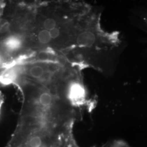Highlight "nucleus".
<instances>
[{"mask_svg":"<svg viewBox=\"0 0 147 147\" xmlns=\"http://www.w3.org/2000/svg\"><path fill=\"white\" fill-rule=\"evenodd\" d=\"M84 91L78 84L72 86L69 92V98L73 103H78V101L82 100L84 98Z\"/></svg>","mask_w":147,"mask_h":147,"instance_id":"obj_4","label":"nucleus"},{"mask_svg":"<svg viewBox=\"0 0 147 147\" xmlns=\"http://www.w3.org/2000/svg\"><path fill=\"white\" fill-rule=\"evenodd\" d=\"M5 63V59L4 57V55L2 53H0V69L2 68Z\"/></svg>","mask_w":147,"mask_h":147,"instance_id":"obj_10","label":"nucleus"},{"mask_svg":"<svg viewBox=\"0 0 147 147\" xmlns=\"http://www.w3.org/2000/svg\"><path fill=\"white\" fill-rule=\"evenodd\" d=\"M43 26L45 30L47 31H51L56 26V21L53 18L47 19L43 23Z\"/></svg>","mask_w":147,"mask_h":147,"instance_id":"obj_8","label":"nucleus"},{"mask_svg":"<svg viewBox=\"0 0 147 147\" xmlns=\"http://www.w3.org/2000/svg\"><path fill=\"white\" fill-rule=\"evenodd\" d=\"M3 103H4V97H3V95L2 93V92L0 91V116L1 114Z\"/></svg>","mask_w":147,"mask_h":147,"instance_id":"obj_11","label":"nucleus"},{"mask_svg":"<svg viewBox=\"0 0 147 147\" xmlns=\"http://www.w3.org/2000/svg\"><path fill=\"white\" fill-rule=\"evenodd\" d=\"M38 101V104L40 106L47 109L52 105L53 96L48 92H44L39 95Z\"/></svg>","mask_w":147,"mask_h":147,"instance_id":"obj_5","label":"nucleus"},{"mask_svg":"<svg viewBox=\"0 0 147 147\" xmlns=\"http://www.w3.org/2000/svg\"><path fill=\"white\" fill-rule=\"evenodd\" d=\"M24 40L20 35L14 34L5 38L1 42L2 50L5 53H11L19 51L22 47Z\"/></svg>","mask_w":147,"mask_h":147,"instance_id":"obj_2","label":"nucleus"},{"mask_svg":"<svg viewBox=\"0 0 147 147\" xmlns=\"http://www.w3.org/2000/svg\"><path fill=\"white\" fill-rule=\"evenodd\" d=\"M38 134H44V135H55V134H39V133H38ZM28 136V135H27ZM26 137V136H25ZM19 137V138H18V137H14L11 136V138L12 139H14V140H17V139H20V138H22L23 137Z\"/></svg>","mask_w":147,"mask_h":147,"instance_id":"obj_12","label":"nucleus"},{"mask_svg":"<svg viewBox=\"0 0 147 147\" xmlns=\"http://www.w3.org/2000/svg\"><path fill=\"white\" fill-rule=\"evenodd\" d=\"M38 39L39 42L44 44L49 43L52 39L50 34V32L45 29L39 32L38 36Z\"/></svg>","mask_w":147,"mask_h":147,"instance_id":"obj_6","label":"nucleus"},{"mask_svg":"<svg viewBox=\"0 0 147 147\" xmlns=\"http://www.w3.org/2000/svg\"><path fill=\"white\" fill-rule=\"evenodd\" d=\"M96 40V38L94 33L90 32H84L79 34L77 42L80 46L82 47H90L92 46Z\"/></svg>","mask_w":147,"mask_h":147,"instance_id":"obj_3","label":"nucleus"},{"mask_svg":"<svg viewBox=\"0 0 147 147\" xmlns=\"http://www.w3.org/2000/svg\"><path fill=\"white\" fill-rule=\"evenodd\" d=\"M50 34L52 39H56L59 36L60 31L57 28H55L52 30L50 31Z\"/></svg>","mask_w":147,"mask_h":147,"instance_id":"obj_9","label":"nucleus"},{"mask_svg":"<svg viewBox=\"0 0 147 147\" xmlns=\"http://www.w3.org/2000/svg\"><path fill=\"white\" fill-rule=\"evenodd\" d=\"M30 74L33 78L38 79L40 78L43 75L44 69L40 66L35 65L32 67L30 70Z\"/></svg>","mask_w":147,"mask_h":147,"instance_id":"obj_7","label":"nucleus"},{"mask_svg":"<svg viewBox=\"0 0 147 147\" xmlns=\"http://www.w3.org/2000/svg\"><path fill=\"white\" fill-rule=\"evenodd\" d=\"M24 71V69L20 65H14L5 69L0 75V84L8 86L15 84Z\"/></svg>","mask_w":147,"mask_h":147,"instance_id":"obj_1","label":"nucleus"}]
</instances>
